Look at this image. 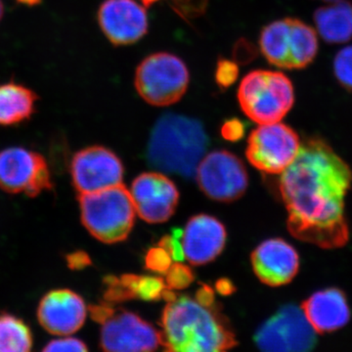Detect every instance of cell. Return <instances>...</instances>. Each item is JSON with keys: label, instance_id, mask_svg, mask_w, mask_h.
Returning a JSON list of instances; mask_svg holds the SVG:
<instances>
[{"label": "cell", "instance_id": "6da1fadb", "mask_svg": "<svg viewBox=\"0 0 352 352\" xmlns=\"http://www.w3.org/2000/svg\"><path fill=\"white\" fill-rule=\"evenodd\" d=\"M351 183L349 164L326 141H303L280 179L289 233L322 249L344 247L349 239L344 208Z\"/></svg>", "mask_w": 352, "mask_h": 352}, {"label": "cell", "instance_id": "7a4b0ae2", "mask_svg": "<svg viewBox=\"0 0 352 352\" xmlns=\"http://www.w3.org/2000/svg\"><path fill=\"white\" fill-rule=\"evenodd\" d=\"M161 325L162 346L168 351H224L237 346L217 305L204 307L190 296L168 302Z\"/></svg>", "mask_w": 352, "mask_h": 352}, {"label": "cell", "instance_id": "3957f363", "mask_svg": "<svg viewBox=\"0 0 352 352\" xmlns=\"http://www.w3.org/2000/svg\"><path fill=\"white\" fill-rule=\"evenodd\" d=\"M208 145V138L200 120L166 113L153 127L148 161L157 170L192 177Z\"/></svg>", "mask_w": 352, "mask_h": 352}, {"label": "cell", "instance_id": "277c9868", "mask_svg": "<svg viewBox=\"0 0 352 352\" xmlns=\"http://www.w3.org/2000/svg\"><path fill=\"white\" fill-rule=\"evenodd\" d=\"M78 201L83 226L95 239L115 244L129 237L136 208L131 191L124 184L82 194Z\"/></svg>", "mask_w": 352, "mask_h": 352}, {"label": "cell", "instance_id": "5b68a950", "mask_svg": "<svg viewBox=\"0 0 352 352\" xmlns=\"http://www.w3.org/2000/svg\"><path fill=\"white\" fill-rule=\"evenodd\" d=\"M240 107L258 124L281 122L295 103L291 80L281 72L256 69L243 78L238 89Z\"/></svg>", "mask_w": 352, "mask_h": 352}, {"label": "cell", "instance_id": "8992f818", "mask_svg": "<svg viewBox=\"0 0 352 352\" xmlns=\"http://www.w3.org/2000/svg\"><path fill=\"white\" fill-rule=\"evenodd\" d=\"M259 47L273 66L302 69L314 63L318 54V36L314 28L302 20L284 18L261 30Z\"/></svg>", "mask_w": 352, "mask_h": 352}, {"label": "cell", "instance_id": "52a82bcc", "mask_svg": "<svg viewBox=\"0 0 352 352\" xmlns=\"http://www.w3.org/2000/svg\"><path fill=\"white\" fill-rule=\"evenodd\" d=\"M188 68L183 60L168 52L146 57L136 69L134 85L141 98L157 107L175 104L186 94Z\"/></svg>", "mask_w": 352, "mask_h": 352}, {"label": "cell", "instance_id": "ba28073f", "mask_svg": "<svg viewBox=\"0 0 352 352\" xmlns=\"http://www.w3.org/2000/svg\"><path fill=\"white\" fill-rule=\"evenodd\" d=\"M254 340L263 351L305 352L316 346L317 332L302 307L286 305L264 322Z\"/></svg>", "mask_w": 352, "mask_h": 352}, {"label": "cell", "instance_id": "9c48e42d", "mask_svg": "<svg viewBox=\"0 0 352 352\" xmlns=\"http://www.w3.org/2000/svg\"><path fill=\"white\" fill-rule=\"evenodd\" d=\"M300 136L282 122L261 124L248 139L245 156L261 171L279 175L295 161L300 151Z\"/></svg>", "mask_w": 352, "mask_h": 352}, {"label": "cell", "instance_id": "30bf717a", "mask_svg": "<svg viewBox=\"0 0 352 352\" xmlns=\"http://www.w3.org/2000/svg\"><path fill=\"white\" fill-rule=\"evenodd\" d=\"M51 188L50 166L41 154L23 147L0 151V189L9 194L36 197Z\"/></svg>", "mask_w": 352, "mask_h": 352}, {"label": "cell", "instance_id": "8fae6325", "mask_svg": "<svg viewBox=\"0 0 352 352\" xmlns=\"http://www.w3.org/2000/svg\"><path fill=\"white\" fill-rule=\"evenodd\" d=\"M197 182L208 198L229 203L244 195L249 178L239 157L226 150H217L199 164Z\"/></svg>", "mask_w": 352, "mask_h": 352}, {"label": "cell", "instance_id": "7c38bea8", "mask_svg": "<svg viewBox=\"0 0 352 352\" xmlns=\"http://www.w3.org/2000/svg\"><path fill=\"white\" fill-rule=\"evenodd\" d=\"M72 182L80 195L94 193L122 183L124 166L115 153L90 146L76 153L69 166Z\"/></svg>", "mask_w": 352, "mask_h": 352}, {"label": "cell", "instance_id": "4fadbf2b", "mask_svg": "<svg viewBox=\"0 0 352 352\" xmlns=\"http://www.w3.org/2000/svg\"><path fill=\"white\" fill-rule=\"evenodd\" d=\"M162 346L161 332L132 312L115 310L102 324L100 346L105 351H154Z\"/></svg>", "mask_w": 352, "mask_h": 352}, {"label": "cell", "instance_id": "5bb4252c", "mask_svg": "<svg viewBox=\"0 0 352 352\" xmlns=\"http://www.w3.org/2000/svg\"><path fill=\"white\" fill-rule=\"evenodd\" d=\"M131 194L139 217L149 223L168 221L175 214L179 193L162 173H142L132 183Z\"/></svg>", "mask_w": 352, "mask_h": 352}, {"label": "cell", "instance_id": "9a60e30c", "mask_svg": "<svg viewBox=\"0 0 352 352\" xmlns=\"http://www.w3.org/2000/svg\"><path fill=\"white\" fill-rule=\"evenodd\" d=\"M98 24L113 45H131L147 34V12L135 0H105L99 7Z\"/></svg>", "mask_w": 352, "mask_h": 352}, {"label": "cell", "instance_id": "2e32d148", "mask_svg": "<svg viewBox=\"0 0 352 352\" xmlns=\"http://www.w3.org/2000/svg\"><path fill=\"white\" fill-rule=\"evenodd\" d=\"M87 315V305L82 296L69 289L48 292L36 310L41 327L58 337L78 332L85 324Z\"/></svg>", "mask_w": 352, "mask_h": 352}, {"label": "cell", "instance_id": "e0dca14e", "mask_svg": "<svg viewBox=\"0 0 352 352\" xmlns=\"http://www.w3.org/2000/svg\"><path fill=\"white\" fill-rule=\"evenodd\" d=\"M252 270L263 284L271 287L289 284L300 270V256L287 241H264L252 254Z\"/></svg>", "mask_w": 352, "mask_h": 352}, {"label": "cell", "instance_id": "ac0fdd59", "mask_svg": "<svg viewBox=\"0 0 352 352\" xmlns=\"http://www.w3.org/2000/svg\"><path fill=\"white\" fill-rule=\"evenodd\" d=\"M226 230L215 217L198 214L190 219L182 235L185 258L193 265L214 261L223 251Z\"/></svg>", "mask_w": 352, "mask_h": 352}, {"label": "cell", "instance_id": "d6986e66", "mask_svg": "<svg viewBox=\"0 0 352 352\" xmlns=\"http://www.w3.org/2000/svg\"><path fill=\"white\" fill-rule=\"evenodd\" d=\"M300 307L317 333L335 332L351 320V311L346 294L340 289L315 292Z\"/></svg>", "mask_w": 352, "mask_h": 352}, {"label": "cell", "instance_id": "ffe728a7", "mask_svg": "<svg viewBox=\"0 0 352 352\" xmlns=\"http://www.w3.org/2000/svg\"><path fill=\"white\" fill-rule=\"evenodd\" d=\"M316 31L325 43H346L352 39V3L335 0L314 12Z\"/></svg>", "mask_w": 352, "mask_h": 352}, {"label": "cell", "instance_id": "44dd1931", "mask_svg": "<svg viewBox=\"0 0 352 352\" xmlns=\"http://www.w3.org/2000/svg\"><path fill=\"white\" fill-rule=\"evenodd\" d=\"M38 100V95L20 83L0 85V126H16L31 119Z\"/></svg>", "mask_w": 352, "mask_h": 352}, {"label": "cell", "instance_id": "7402d4cb", "mask_svg": "<svg viewBox=\"0 0 352 352\" xmlns=\"http://www.w3.org/2000/svg\"><path fill=\"white\" fill-rule=\"evenodd\" d=\"M34 346L31 329L23 319L0 314V352H27Z\"/></svg>", "mask_w": 352, "mask_h": 352}, {"label": "cell", "instance_id": "603a6c76", "mask_svg": "<svg viewBox=\"0 0 352 352\" xmlns=\"http://www.w3.org/2000/svg\"><path fill=\"white\" fill-rule=\"evenodd\" d=\"M120 281L129 289L132 298H140L146 302L161 300L164 289L168 288L164 280L159 277L126 274L120 278Z\"/></svg>", "mask_w": 352, "mask_h": 352}, {"label": "cell", "instance_id": "cb8c5ba5", "mask_svg": "<svg viewBox=\"0 0 352 352\" xmlns=\"http://www.w3.org/2000/svg\"><path fill=\"white\" fill-rule=\"evenodd\" d=\"M333 74L340 85L352 92V45L342 48L336 55Z\"/></svg>", "mask_w": 352, "mask_h": 352}, {"label": "cell", "instance_id": "d4e9b609", "mask_svg": "<svg viewBox=\"0 0 352 352\" xmlns=\"http://www.w3.org/2000/svg\"><path fill=\"white\" fill-rule=\"evenodd\" d=\"M193 272L189 266L180 263V261H176L173 263L168 270L166 272V287L170 289H184L188 288L190 285L193 283Z\"/></svg>", "mask_w": 352, "mask_h": 352}, {"label": "cell", "instance_id": "484cf974", "mask_svg": "<svg viewBox=\"0 0 352 352\" xmlns=\"http://www.w3.org/2000/svg\"><path fill=\"white\" fill-rule=\"evenodd\" d=\"M239 76V68L235 61L220 58L215 69V82L222 89L232 87Z\"/></svg>", "mask_w": 352, "mask_h": 352}, {"label": "cell", "instance_id": "4316f807", "mask_svg": "<svg viewBox=\"0 0 352 352\" xmlns=\"http://www.w3.org/2000/svg\"><path fill=\"white\" fill-rule=\"evenodd\" d=\"M171 6L185 20L195 19L205 14L208 0H170Z\"/></svg>", "mask_w": 352, "mask_h": 352}, {"label": "cell", "instance_id": "83f0119b", "mask_svg": "<svg viewBox=\"0 0 352 352\" xmlns=\"http://www.w3.org/2000/svg\"><path fill=\"white\" fill-rule=\"evenodd\" d=\"M173 258L163 248H153L146 254L145 265L147 270L153 272L166 274V271L173 264Z\"/></svg>", "mask_w": 352, "mask_h": 352}, {"label": "cell", "instance_id": "f1b7e54d", "mask_svg": "<svg viewBox=\"0 0 352 352\" xmlns=\"http://www.w3.org/2000/svg\"><path fill=\"white\" fill-rule=\"evenodd\" d=\"M87 346L82 340L69 336H60L58 339L50 340L44 346L43 351L48 352L87 351Z\"/></svg>", "mask_w": 352, "mask_h": 352}, {"label": "cell", "instance_id": "f546056e", "mask_svg": "<svg viewBox=\"0 0 352 352\" xmlns=\"http://www.w3.org/2000/svg\"><path fill=\"white\" fill-rule=\"evenodd\" d=\"M104 283L106 285L104 298L107 300V302H119L131 300V293H129L126 287L122 284L120 279H118L115 276H108L104 280Z\"/></svg>", "mask_w": 352, "mask_h": 352}, {"label": "cell", "instance_id": "4dcf8cb0", "mask_svg": "<svg viewBox=\"0 0 352 352\" xmlns=\"http://www.w3.org/2000/svg\"><path fill=\"white\" fill-rule=\"evenodd\" d=\"M182 230L173 229L170 235H164L157 244L159 247L166 250L175 261H182L185 258L182 247Z\"/></svg>", "mask_w": 352, "mask_h": 352}, {"label": "cell", "instance_id": "1f68e13d", "mask_svg": "<svg viewBox=\"0 0 352 352\" xmlns=\"http://www.w3.org/2000/svg\"><path fill=\"white\" fill-rule=\"evenodd\" d=\"M222 138L230 142H237L244 138L245 126L244 122L239 119L226 120L222 124L221 129Z\"/></svg>", "mask_w": 352, "mask_h": 352}, {"label": "cell", "instance_id": "d6a6232c", "mask_svg": "<svg viewBox=\"0 0 352 352\" xmlns=\"http://www.w3.org/2000/svg\"><path fill=\"white\" fill-rule=\"evenodd\" d=\"M115 310L110 302L100 303V305H91L89 307V314L92 320L100 323L102 325L104 322L112 316Z\"/></svg>", "mask_w": 352, "mask_h": 352}, {"label": "cell", "instance_id": "836d02e7", "mask_svg": "<svg viewBox=\"0 0 352 352\" xmlns=\"http://www.w3.org/2000/svg\"><path fill=\"white\" fill-rule=\"evenodd\" d=\"M67 264L72 270H82L91 264L89 256L83 251L71 252L66 256Z\"/></svg>", "mask_w": 352, "mask_h": 352}, {"label": "cell", "instance_id": "e575fe53", "mask_svg": "<svg viewBox=\"0 0 352 352\" xmlns=\"http://www.w3.org/2000/svg\"><path fill=\"white\" fill-rule=\"evenodd\" d=\"M215 296L214 289L210 288L208 285H201L200 289L197 291L196 300L204 307H215Z\"/></svg>", "mask_w": 352, "mask_h": 352}, {"label": "cell", "instance_id": "d590c367", "mask_svg": "<svg viewBox=\"0 0 352 352\" xmlns=\"http://www.w3.org/2000/svg\"><path fill=\"white\" fill-rule=\"evenodd\" d=\"M215 288H217L220 295L222 296L231 295L235 291V286H234L232 282L230 280L226 279V278L219 280L217 284H215Z\"/></svg>", "mask_w": 352, "mask_h": 352}, {"label": "cell", "instance_id": "8d00e7d4", "mask_svg": "<svg viewBox=\"0 0 352 352\" xmlns=\"http://www.w3.org/2000/svg\"><path fill=\"white\" fill-rule=\"evenodd\" d=\"M20 3L25 4V6H38L41 0H17Z\"/></svg>", "mask_w": 352, "mask_h": 352}, {"label": "cell", "instance_id": "74e56055", "mask_svg": "<svg viewBox=\"0 0 352 352\" xmlns=\"http://www.w3.org/2000/svg\"><path fill=\"white\" fill-rule=\"evenodd\" d=\"M142 3L144 4L146 7H150L153 6V4L156 3V2L160 1V0H141Z\"/></svg>", "mask_w": 352, "mask_h": 352}, {"label": "cell", "instance_id": "f35d334b", "mask_svg": "<svg viewBox=\"0 0 352 352\" xmlns=\"http://www.w3.org/2000/svg\"><path fill=\"white\" fill-rule=\"evenodd\" d=\"M3 14H4L3 3H2L1 0H0V20H1L2 17H3Z\"/></svg>", "mask_w": 352, "mask_h": 352}, {"label": "cell", "instance_id": "ab89813d", "mask_svg": "<svg viewBox=\"0 0 352 352\" xmlns=\"http://www.w3.org/2000/svg\"><path fill=\"white\" fill-rule=\"evenodd\" d=\"M324 1L332 2V1H335V0H324Z\"/></svg>", "mask_w": 352, "mask_h": 352}]
</instances>
